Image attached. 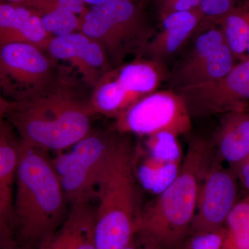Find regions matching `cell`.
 Returning <instances> with one entry per match:
<instances>
[{"mask_svg":"<svg viewBox=\"0 0 249 249\" xmlns=\"http://www.w3.org/2000/svg\"><path fill=\"white\" fill-rule=\"evenodd\" d=\"M11 249H24L22 248V247H19V246H16V247H14V248Z\"/></svg>","mask_w":249,"mask_h":249,"instance_id":"32","label":"cell"},{"mask_svg":"<svg viewBox=\"0 0 249 249\" xmlns=\"http://www.w3.org/2000/svg\"><path fill=\"white\" fill-rule=\"evenodd\" d=\"M201 0H177L169 6L159 12L160 20L175 13L196 11L200 8Z\"/></svg>","mask_w":249,"mask_h":249,"instance_id":"25","label":"cell"},{"mask_svg":"<svg viewBox=\"0 0 249 249\" xmlns=\"http://www.w3.org/2000/svg\"><path fill=\"white\" fill-rule=\"evenodd\" d=\"M193 47L173 70L166 81L170 89L193 86L226 76L238 60L227 47L218 26L195 35Z\"/></svg>","mask_w":249,"mask_h":249,"instance_id":"9","label":"cell"},{"mask_svg":"<svg viewBox=\"0 0 249 249\" xmlns=\"http://www.w3.org/2000/svg\"><path fill=\"white\" fill-rule=\"evenodd\" d=\"M244 0H201L200 10L202 20L196 29V34L215 27L219 19L224 14L240 4Z\"/></svg>","mask_w":249,"mask_h":249,"instance_id":"24","label":"cell"},{"mask_svg":"<svg viewBox=\"0 0 249 249\" xmlns=\"http://www.w3.org/2000/svg\"><path fill=\"white\" fill-rule=\"evenodd\" d=\"M144 145H135L136 178L147 191L159 195L171 183L183 159L178 136L161 132L148 136Z\"/></svg>","mask_w":249,"mask_h":249,"instance_id":"12","label":"cell"},{"mask_svg":"<svg viewBox=\"0 0 249 249\" xmlns=\"http://www.w3.org/2000/svg\"><path fill=\"white\" fill-rule=\"evenodd\" d=\"M217 160L229 165L249 157V115L245 112L223 114L212 139Z\"/></svg>","mask_w":249,"mask_h":249,"instance_id":"19","label":"cell"},{"mask_svg":"<svg viewBox=\"0 0 249 249\" xmlns=\"http://www.w3.org/2000/svg\"><path fill=\"white\" fill-rule=\"evenodd\" d=\"M169 71L164 62L142 57L112 70L116 79L134 104L157 91L166 81Z\"/></svg>","mask_w":249,"mask_h":249,"instance_id":"18","label":"cell"},{"mask_svg":"<svg viewBox=\"0 0 249 249\" xmlns=\"http://www.w3.org/2000/svg\"><path fill=\"white\" fill-rule=\"evenodd\" d=\"M87 88L71 67L59 64L49 85L24 101L12 102L5 119L23 143L61 152L92 130L96 114Z\"/></svg>","mask_w":249,"mask_h":249,"instance_id":"1","label":"cell"},{"mask_svg":"<svg viewBox=\"0 0 249 249\" xmlns=\"http://www.w3.org/2000/svg\"><path fill=\"white\" fill-rule=\"evenodd\" d=\"M51 37L34 10L0 1V47L23 42L43 49Z\"/></svg>","mask_w":249,"mask_h":249,"instance_id":"17","label":"cell"},{"mask_svg":"<svg viewBox=\"0 0 249 249\" xmlns=\"http://www.w3.org/2000/svg\"><path fill=\"white\" fill-rule=\"evenodd\" d=\"M233 172L237 181L242 185V188L247 193L249 191V157L234 164L229 165Z\"/></svg>","mask_w":249,"mask_h":249,"instance_id":"26","label":"cell"},{"mask_svg":"<svg viewBox=\"0 0 249 249\" xmlns=\"http://www.w3.org/2000/svg\"><path fill=\"white\" fill-rule=\"evenodd\" d=\"M111 139L96 183V249H125L133 240L142 210L134 168L131 134L111 129Z\"/></svg>","mask_w":249,"mask_h":249,"instance_id":"4","label":"cell"},{"mask_svg":"<svg viewBox=\"0 0 249 249\" xmlns=\"http://www.w3.org/2000/svg\"><path fill=\"white\" fill-rule=\"evenodd\" d=\"M174 91L182 98L191 117L245 112L249 106V58L237 62L226 76Z\"/></svg>","mask_w":249,"mask_h":249,"instance_id":"10","label":"cell"},{"mask_svg":"<svg viewBox=\"0 0 249 249\" xmlns=\"http://www.w3.org/2000/svg\"><path fill=\"white\" fill-rule=\"evenodd\" d=\"M27 7L34 10L47 28H60L76 22L88 8L83 0H29Z\"/></svg>","mask_w":249,"mask_h":249,"instance_id":"22","label":"cell"},{"mask_svg":"<svg viewBox=\"0 0 249 249\" xmlns=\"http://www.w3.org/2000/svg\"><path fill=\"white\" fill-rule=\"evenodd\" d=\"M29 0H0V1L3 2L11 3V4H16L22 5V6H27V3Z\"/></svg>","mask_w":249,"mask_h":249,"instance_id":"30","label":"cell"},{"mask_svg":"<svg viewBox=\"0 0 249 249\" xmlns=\"http://www.w3.org/2000/svg\"><path fill=\"white\" fill-rule=\"evenodd\" d=\"M21 141L6 119H0V249L18 246L14 223L16 168Z\"/></svg>","mask_w":249,"mask_h":249,"instance_id":"14","label":"cell"},{"mask_svg":"<svg viewBox=\"0 0 249 249\" xmlns=\"http://www.w3.org/2000/svg\"><path fill=\"white\" fill-rule=\"evenodd\" d=\"M13 103L7 101L0 93V119H5L12 106Z\"/></svg>","mask_w":249,"mask_h":249,"instance_id":"28","label":"cell"},{"mask_svg":"<svg viewBox=\"0 0 249 249\" xmlns=\"http://www.w3.org/2000/svg\"><path fill=\"white\" fill-rule=\"evenodd\" d=\"M238 186L232 170L214 157L199 187L190 234L214 231L224 227L228 214L238 201Z\"/></svg>","mask_w":249,"mask_h":249,"instance_id":"11","label":"cell"},{"mask_svg":"<svg viewBox=\"0 0 249 249\" xmlns=\"http://www.w3.org/2000/svg\"><path fill=\"white\" fill-rule=\"evenodd\" d=\"M111 130L92 129L71 147L51 157L68 204L96 196L100 170L109 147Z\"/></svg>","mask_w":249,"mask_h":249,"instance_id":"6","label":"cell"},{"mask_svg":"<svg viewBox=\"0 0 249 249\" xmlns=\"http://www.w3.org/2000/svg\"><path fill=\"white\" fill-rule=\"evenodd\" d=\"M214 157L211 140L192 138L176 177L139 213L135 235L162 249H178L189 235L199 187Z\"/></svg>","mask_w":249,"mask_h":249,"instance_id":"2","label":"cell"},{"mask_svg":"<svg viewBox=\"0 0 249 249\" xmlns=\"http://www.w3.org/2000/svg\"><path fill=\"white\" fill-rule=\"evenodd\" d=\"M67 204L49 152L21 142L14 196L17 245L37 249L65 221Z\"/></svg>","mask_w":249,"mask_h":249,"instance_id":"3","label":"cell"},{"mask_svg":"<svg viewBox=\"0 0 249 249\" xmlns=\"http://www.w3.org/2000/svg\"><path fill=\"white\" fill-rule=\"evenodd\" d=\"M85 4H89L91 6L100 4V3L103 2V1H106V0H83Z\"/></svg>","mask_w":249,"mask_h":249,"instance_id":"31","label":"cell"},{"mask_svg":"<svg viewBox=\"0 0 249 249\" xmlns=\"http://www.w3.org/2000/svg\"><path fill=\"white\" fill-rule=\"evenodd\" d=\"M58 65L37 45L20 42L0 47V93L11 102L24 101L49 85Z\"/></svg>","mask_w":249,"mask_h":249,"instance_id":"7","label":"cell"},{"mask_svg":"<svg viewBox=\"0 0 249 249\" xmlns=\"http://www.w3.org/2000/svg\"><path fill=\"white\" fill-rule=\"evenodd\" d=\"M114 130L148 137L161 132L177 136L192 128L191 117L182 98L173 89L156 91L134 103L115 119Z\"/></svg>","mask_w":249,"mask_h":249,"instance_id":"8","label":"cell"},{"mask_svg":"<svg viewBox=\"0 0 249 249\" xmlns=\"http://www.w3.org/2000/svg\"><path fill=\"white\" fill-rule=\"evenodd\" d=\"M79 19L78 31L103 46L113 69L129 55L142 58L156 34L137 0H106L87 9Z\"/></svg>","mask_w":249,"mask_h":249,"instance_id":"5","label":"cell"},{"mask_svg":"<svg viewBox=\"0 0 249 249\" xmlns=\"http://www.w3.org/2000/svg\"><path fill=\"white\" fill-rule=\"evenodd\" d=\"M219 249H249V196L238 200L228 214Z\"/></svg>","mask_w":249,"mask_h":249,"instance_id":"23","label":"cell"},{"mask_svg":"<svg viewBox=\"0 0 249 249\" xmlns=\"http://www.w3.org/2000/svg\"><path fill=\"white\" fill-rule=\"evenodd\" d=\"M70 205L61 226L37 249H96V208L91 200L78 201Z\"/></svg>","mask_w":249,"mask_h":249,"instance_id":"15","label":"cell"},{"mask_svg":"<svg viewBox=\"0 0 249 249\" xmlns=\"http://www.w3.org/2000/svg\"><path fill=\"white\" fill-rule=\"evenodd\" d=\"M125 249H162L150 241L134 235L133 240Z\"/></svg>","mask_w":249,"mask_h":249,"instance_id":"27","label":"cell"},{"mask_svg":"<svg viewBox=\"0 0 249 249\" xmlns=\"http://www.w3.org/2000/svg\"><path fill=\"white\" fill-rule=\"evenodd\" d=\"M42 49L56 61L68 62V66L92 89L113 70L103 46L79 31L52 37Z\"/></svg>","mask_w":249,"mask_h":249,"instance_id":"13","label":"cell"},{"mask_svg":"<svg viewBox=\"0 0 249 249\" xmlns=\"http://www.w3.org/2000/svg\"><path fill=\"white\" fill-rule=\"evenodd\" d=\"M91 105L95 114L116 119L134 103L111 70L93 88Z\"/></svg>","mask_w":249,"mask_h":249,"instance_id":"21","label":"cell"},{"mask_svg":"<svg viewBox=\"0 0 249 249\" xmlns=\"http://www.w3.org/2000/svg\"><path fill=\"white\" fill-rule=\"evenodd\" d=\"M202 20L200 10L175 13L162 19V29L148 42L142 58L164 62L194 36Z\"/></svg>","mask_w":249,"mask_h":249,"instance_id":"16","label":"cell"},{"mask_svg":"<svg viewBox=\"0 0 249 249\" xmlns=\"http://www.w3.org/2000/svg\"><path fill=\"white\" fill-rule=\"evenodd\" d=\"M156 4H157V8H158V12L164 9L167 6H169L174 1L177 0H155Z\"/></svg>","mask_w":249,"mask_h":249,"instance_id":"29","label":"cell"},{"mask_svg":"<svg viewBox=\"0 0 249 249\" xmlns=\"http://www.w3.org/2000/svg\"><path fill=\"white\" fill-rule=\"evenodd\" d=\"M217 26L227 47L238 61L249 58V1L244 0L224 14Z\"/></svg>","mask_w":249,"mask_h":249,"instance_id":"20","label":"cell"}]
</instances>
